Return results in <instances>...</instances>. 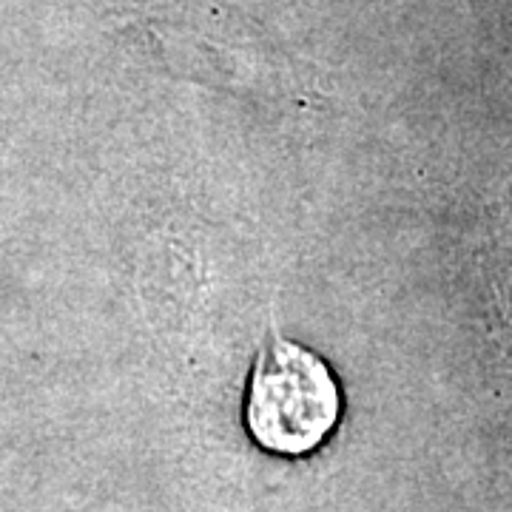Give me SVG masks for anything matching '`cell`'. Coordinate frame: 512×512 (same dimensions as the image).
Listing matches in <instances>:
<instances>
[{
    "label": "cell",
    "mask_w": 512,
    "mask_h": 512,
    "mask_svg": "<svg viewBox=\"0 0 512 512\" xmlns=\"http://www.w3.org/2000/svg\"><path fill=\"white\" fill-rule=\"evenodd\" d=\"M342 413L339 384L308 348L271 336L248 382L245 427L274 456H305L328 439Z\"/></svg>",
    "instance_id": "obj_1"
}]
</instances>
